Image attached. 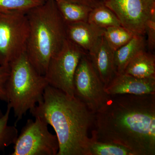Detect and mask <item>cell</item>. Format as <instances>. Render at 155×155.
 I'll use <instances>...</instances> for the list:
<instances>
[{
  "mask_svg": "<svg viewBox=\"0 0 155 155\" xmlns=\"http://www.w3.org/2000/svg\"><path fill=\"white\" fill-rule=\"evenodd\" d=\"M92 137L126 147L135 155H155V94L111 96L95 114Z\"/></svg>",
  "mask_w": 155,
  "mask_h": 155,
  "instance_id": "cell-1",
  "label": "cell"
},
{
  "mask_svg": "<svg viewBox=\"0 0 155 155\" xmlns=\"http://www.w3.org/2000/svg\"><path fill=\"white\" fill-rule=\"evenodd\" d=\"M29 112L54 128L59 142L57 155H88V130L95 114L75 96L48 85L43 99Z\"/></svg>",
  "mask_w": 155,
  "mask_h": 155,
  "instance_id": "cell-2",
  "label": "cell"
},
{
  "mask_svg": "<svg viewBox=\"0 0 155 155\" xmlns=\"http://www.w3.org/2000/svg\"><path fill=\"white\" fill-rule=\"evenodd\" d=\"M26 15L29 32L25 54L35 70L45 75L50 60L67 40L66 24L52 0L45 1Z\"/></svg>",
  "mask_w": 155,
  "mask_h": 155,
  "instance_id": "cell-3",
  "label": "cell"
},
{
  "mask_svg": "<svg viewBox=\"0 0 155 155\" xmlns=\"http://www.w3.org/2000/svg\"><path fill=\"white\" fill-rule=\"evenodd\" d=\"M9 68L6 84L7 103L14 111L17 123L43 99L48 84L44 75L31 64L25 53L12 62Z\"/></svg>",
  "mask_w": 155,
  "mask_h": 155,
  "instance_id": "cell-4",
  "label": "cell"
},
{
  "mask_svg": "<svg viewBox=\"0 0 155 155\" xmlns=\"http://www.w3.org/2000/svg\"><path fill=\"white\" fill-rule=\"evenodd\" d=\"M28 32L26 13H0V65L9 67L25 53Z\"/></svg>",
  "mask_w": 155,
  "mask_h": 155,
  "instance_id": "cell-5",
  "label": "cell"
},
{
  "mask_svg": "<svg viewBox=\"0 0 155 155\" xmlns=\"http://www.w3.org/2000/svg\"><path fill=\"white\" fill-rule=\"evenodd\" d=\"M87 54L69 40L50 60L44 75L48 85L74 96L73 81L78 65Z\"/></svg>",
  "mask_w": 155,
  "mask_h": 155,
  "instance_id": "cell-6",
  "label": "cell"
},
{
  "mask_svg": "<svg viewBox=\"0 0 155 155\" xmlns=\"http://www.w3.org/2000/svg\"><path fill=\"white\" fill-rule=\"evenodd\" d=\"M29 119L14 143L11 155H57L59 142L48 124L39 117Z\"/></svg>",
  "mask_w": 155,
  "mask_h": 155,
  "instance_id": "cell-7",
  "label": "cell"
},
{
  "mask_svg": "<svg viewBox=\"0 0 155 155\" xmlns=\"http://www.w3.org/2000/svg\"><path fill=\"white\" fill-rule=\"evenodd\" d=\"M74 96L93 114L107 102L111 96L97 74L87 53L81 59L73 81Z\"/></svg>",
  "mask_w": 155,
  "mask_h": 155,
  "instance_id": "cell-8",
  "label": "cell"
},
{
  "mask_svg": "<svg viewBox=\"0 0 155 155\" xmlns=\"http://www.w3.org/2000/svg\"><path fill=\"white\" fill-rule=\"evenodd\" d=\"M122 26L135 34H145L146 24L155 15V0H104Z\"/></svg>",
  "mask_w": 155,
  "mask_h": 155,
  "instance_id": "cell-9",
  "label": "cell"
},
{
  "mask_svg": "<svg viewBox=\"0 0 155 155\" xmlns=\"http://www.w3.org/2000/svg\"><path fill=\"white\" fill-rule=\"evenodd\" d=\"M105 90L110 96L155 94V78H139L125 72L116 73L105 87Z\"/></svg>",
  "mask_w": 155,
  "mask_h": 155,
  "instance_id": "cell-10",
  "label": "cell"
},
{
  "mask_svg": "<svg viewBox=\"0 0 155 155\" xmlns=\"http://www.w3.org/2000/svg\"><path fill=\"white\" fill-rule=\"evenodd\" d=\"M114 53L102 36L87 53L105 87L117 73Z\"/></svg>",
  "mask_w": 155,
  "mask_h": 155,
  "instance_id": "cell-11",
  "label": "cell"
},
{
  "mask_svg": "<svg viewBox=\"0 0 155 155\" xmlns=\"http://www.w3.org/2000/svg\"><path fill=\"white\" fill-rule=\"evenodd\" d=\"M104 31V28L87 22L66 24L67 39L87 53L103 36Z\"/></svg>",
  "mask_w": 155,
  "mask_h": 155,
  "instance_id": "cell-12",
  "label": "cell"
},
{
  "mask_svg": "<svg viewBox=\"0 0 155 155\" xmlns=\"http://www.w3.org/2000/svg\"><path fill=\"white\" fill-rule=\"evenodd\" d=\"M146 41L144 35L135 34L128 42L116 50L114 61L117 73H122L132 59L145 50Z\"/></svg>",
  "mask_w": 155,
  "mask_h": 155,
  "instance_id": "cell-13",
  "label": "cell"
},
{
  "mask_svg": "<svg viewBox=\"0 0 155 155\" xmlns=\"http://www.w3.org/2000/svg\"><path fill=\"white\" fill-rule=\"evenodd\" d=\"M123 72L139 78H155L154 55L143 51L129 62Z\"/></svg>",
  "mask_w": 155,
  "mask_h": 155,
  "instance_id": "cell-14",
  "label": "cell"
},
{
  "mask_svg": "<svg viewBox=\"0 0 155 155\" xmlns=\"http://www.w3.org/2000/svg\"><path fill=\"white\" fill-rule=\"evenodd\" d=\"M58 10L66 24L87 22L91 8L67 0L56 2Z\"/></svg>",
  "mask_w": 155,
  "mask_h": 155,
  "instance_id": "cell-15",
  "label": "cell"
},
{
  "mask_svg": "<svg viewBox=\"0 0 155 155\" xmlns=\"http://www.w3.org/2000/svg\"><path fill=\"white\" fill-rule=\"evenodd\" d=\"M87 22L104 29L122 25L114 12L104 3L92 9L89 14Z\"/></svg>",
  "mask_w": 155,
  "mask_h": 155,
  "instance_id": "cell-16",
  "label": "cell"
},
{
  "mask_svg": "<svg viewBox=\"0 0 155 155\" xmlns=\"http://www.w3.org/2000/svg\"><path fill=\"white\" fill-rule=\"evenodd\" d=\"M88 155H135L131 150L121 145L97 140L90 137Z\"/></svg>",
  "mask_w": 155,
  "mask_h": 155,
  "instance_id": "cell-17",
  "label": "cell"
},
{
  "mask_svg": "<svg viewBox=\"0 0 155 155\" xmlns=\"http://www.w3.org/2000/svg\"><path fill=\"white\" fill-rule=\"evenodd\" d=\"M135 34L122 25L104 29L103 37L114 51L128 42Z\"/></svg>",
  "mask_w": 155,
  "mask_h": 155,
  "instance_id": "cell-18",
  "label": "cell"
},
{
  "mask_svg": "<svg viewBox=\"0 0 155 155\" xmlns=\"http://www.w3.org/2000/svg\"><path fill=\"white\" fill-rule=\"evenodd\" d=\"M11 108L8 104L5 113L0 118V152L14 144L18 136L16 126L8 125Z\"/></svg>",
  "mask_w": 155,
  "mask_h": 155,
  "instance_id": "cell-19",
  "label": "cell"
},
{
  "mask_svg": "<svg viewBox=\"0 0 155 155\" xmlns=\"http://www.w3.org/2000/svg\"><path fill=\"white\" fill-rule=\"evenodd\" d=\"M45 0H0V13L22 12L41 5Z\"/></svg>",
  "mask_w": 155,
  "mask_h": 155,
  "instance_id": "cell-20",
  "label": "cell"
},
{
  "mask_svg": "<svg viewBox=\"0 0 155 155\" xmlns=\"http://www.w3.org/2000/svg\"><path fill=\"white\" fill-rule=\"evenodd\" d=\"M145 31L147 36V46L150 50L153 51L155 47V15H153L147 21Z\"/></svg>",
  "mask_w": 155,
  "mask_h": 155,
  "instance_id": "cell-21",
  "label": "cell"
},
{
  "mask_svg": "<svg viewBox=\"0 0 155 155\" xmlns=\"http://www.w3.org/2000/svg\"><path fill=\"white\" fill-rule=\"evenodd\" d=\"M10 73L9 67L0 65V101L8 102L6 84Z\"/></svg>",
  "mask_w": 155,
  "mask_h": 155,
  "instance_id": "cell-22",
  "label": "cell"
},
{
  "mask_svg": "<svg viewBox=\"0 0 155 155\" xmlns=\"http://www.w3.org/2000/svg\"><path fill=\"white\" fill-rule=\"evenodd\" d=\"M72 2L77 3L93 8L102 4L104 0H67Z\"/></svg>",
  "mask_w": 155,
  "mask_h": 155,
  "instance_id": "cell-23",
  "label": "cell"
},
{
  "mask_svg": "<svg viewBox=\"0 0 155 155\" xmlns=\"http://www.w3.org/2000/svg\"><path fill=\"white\" fill-rule=\"evenodd\" d=\"M3 114H3L2 110H1V108L0 107V118H1V117L3 116Z\"/></svg>",
  "mask_w": 155,
  "mask_h": 155,
  "instance_id": "cell-24",
  "label": "cell"
},
{
  "mask_svg": "<svg viewBox=\"0 0 155 155\" xmlns=\"http://www.w3.org/2000/svg\"><path fill=\"white\" fill-rule=\"evenodd\" d=\"M45 1H47V0H45ZM52 1H54L55 2H58V1H60V0H52Z\"/></svg>",
  "mask_w": 155,
  "mask_h": 155,
  "instance_id": "cell-25",
  "label": "cell"
}]
</instances>
